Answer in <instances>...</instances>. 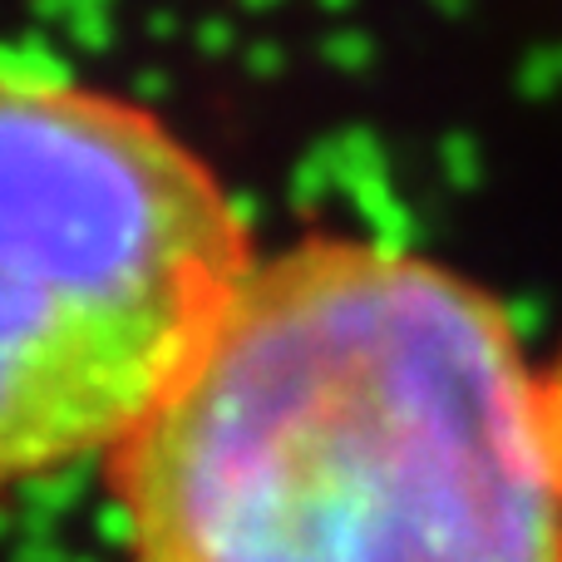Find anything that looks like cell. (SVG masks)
Returning a JSON list of instances; mask_svg holds the SVG:
<instances>
[{"label": "cell", "mask_w": 562, "mask_h": 562, "mask_svg": "<svg viewBox=\"0 0 562 562\" xmlns=\"http://www.w3.org/2000/svg\"><path fill=\"white\" fill-rule=\"evenodd\" d=\"M109 459L128 562H562L518 330L385 243L252 257Z\"/></svg>", "instance_id": "obj_1"}, {"label": "cell", "mask_w": 562, "mask_h": 562, "mask_svg": "<svg viewBox=\"0 0 562 562\" xmlns=\"http://www.w3.org/2000/svg\"><path fill=\"white\" fill-rule=\"evenodd\" d=\"M247 262L243 213L154 114L0 59V498L114 454Z\"/></svg>", "instance_id": "obj_2"}, {"label": "cell", "mask_w": 562, "mask_h": 562, "mask_svg": "<svg viewBox=\"0 0 562 562\" xmlns=\"http://www.w3.org/2000/svg\"><path fill=\"white\" fill-rule=\"evenodd\" d=\"M548 395V445H553V479H558V514H562V370L543 385Z\"/></svg>", "instance_id": "obj_3"}]
</instances>
